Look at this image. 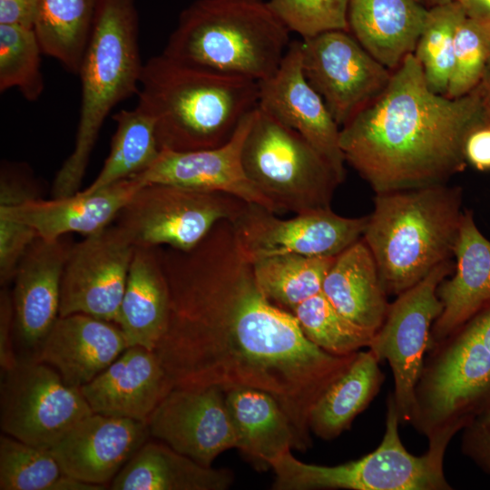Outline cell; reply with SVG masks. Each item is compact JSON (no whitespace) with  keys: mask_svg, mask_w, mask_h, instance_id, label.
Segmentation results:
<instances>
[{"mask_svg":"<svg viewBox=\"0 0 490 490\" xmlns=\"http://www.w3.org/2000/svg\"><path fill=\"white\" fill-rule=\"evenodd\" d=\"M134 248L116 224L74 244L62 277L59 317L83 313L116 324Z\"/></svg>","mask_w":490,"mask_h":490,"instance_id":"cell-15","label":"cell"},{"mask_svg":"<svg viewBox=\"0 0 490 490\" xmlns=\"http://www.w3.org/2000/svg\"><path fill=\"white\" fill-rule=\"evenodd\" d=\"M113 118L116 130L109 155L97 177L83 191L86 193L142 173L161 152L155 121L142 107L122 109Z\"/></svg>","mask_w":490,"mask_h":490,"instance_id":"cell-31","label":"cell"},{"mask_svg":"<svg viewBox=\"0 0 490 490\" xmlns=\"http://www.w3.org/2000/svg\"><path fill=\"white\" fill-rule=\"evenodd\" d=\"M15 318L11 291L5 286L0 291V366L1 372L15 366L19 357L14 348Z\"/></svg>","mask_w":490,"mask_h":490,"instance_id":"cell-40","label":"cell"},{"mask_svg":"<svg viewBox=\"0 0 490 490\" xmlns=\"http://www.w3.org/2000/svg\"><path fill=\"white\" fill-rule=\"evenodd\" d=\"M147 425L150 436L206 466L237 446L225 393L218 386L173 387Z\"/></svg>","mask_w":490,"mask_h":490,"instance_id":"cell-16","label":"cell"},{"mask_svg":"<svg viewBox=\"0 0 490 490\" xmlns=\"http://www.w3.org/2000/svg\"><path fill=\"white\" fill-rule=\"evenodd\" d=\"M169 316L170 294L158 249L136 246L116 322L128 347L155 350Z\"/></svg>","mask_w":490,"mask_h":490,"instance_id":"cell-26","label":"cell"},{"mask_svg":"<svg viewBox=\"0 0 490 490\" xmlns=\"http://www.w3.org/2000/svg\"><path fill=\"white\" fill-rule=\"evenodd\" d=\"M469 17L490 24V0H456Z\"/></svg>","mask_w":490,"mask_h":490,"instance_id":"cell-43","label":"cell"},{"mask_svg":"<svg viewBox=\"0 0 490 490\" xmlns=\"http://www.w3.org/2000/svg\"><path fill=\"white\" fill-rule=\"evenodd\" d=\"M291 313L305 337L332 355L348 356L368 348L375 335L344 317L322 291L299 303Z\"/></svg>","mask_w":490,"mask_h":490,"instance_id":"cell-33","label":"cell"},{"mask_svg":"<svg viewBox=\"0 0 490 490\" xmlns=\"http://www.w3.org/2000/svg\"><path fill=\"white\" fill-rule=\"evenodd\" d=\"M379 363L370 349L356 353L312 407L309 426L314 435L331 440L349 429L354 419L378 394L385 380Z\"/></svg>","mask_w":490,"mask_h":490,"instance_id":"cell-29","label":"cell"},{"mask_svg":"<svg viewBox=\"0 0 490 490\" xmlns=\"http://www.w3.org/2000/svg\"><path fill=\"white\" fill-rule=\"evenodd\" d=\"M138 104L156 123L161 150L191 152L227 142L259 105L260 83L164 54L143 64Z\"/></svg>","mask_w":490,"mask_h":490,"instance_id":"cell-3","label":"cell"},{"mask_svg":"<svg viewBox=\"0 0 490 490\" xmlns=\"http://www.w3.org/2000/svg\"><path fill=\"white\" fill-rule=\"evenodd\" d=\"M135 0H100L79 70L80 118L74 146L57 172L53 198L80 191L91 153L108 114L139 93L143 68Z\"/></svg>","mask_w":490,"mask_h":490,"instance_id":"cell-6","label":"cell"},{"mask_svg":"<svg viewBox=\"0 0 490 490\" xmlns=\"http://www.w3.org/2000/svg\"><path fill=\"white\" fill-rule=\"evenodd\" d=\"M172 388L156 352L132 346L79 389L93 413L147 423Z\"/></svg>","mask_w":490,"mask_h":490,"instance_id":"cell-21","label":"cell"},{"mask_svg":"<svg viewBox=\"0 0 490 490\" xmlns=\"http://www.w3.org/2000/svg\"><path fill=\"white\" fill-rule=\"evenodd\" d=\"M299 42L304 74L340 127L391 78L349 31L330 30Z\"/></svg>","mask_w":490,"mask_h":490,"instance_id":"cell-14","label":"cell"},{"mask_svg":"<svg viewBox=\"0 0 490 490\" xmlns=\"http://www.w3.org/2000/svg\"><path fill=\"white\" fill-rule=\"evenodd\" d=\"M246 203L226 193L148 183L123 206L115 224L135 247L188 250L219 221H231Z\"/></svg>","mask_w":490,"mask_h":490,"instance_id":"cell-9","label":"cell"},{"mask_svg":"<svg viewBox=\"0 0 490 490\" xmlns=\"http://www.w3.org/2000/svg\"><path fill=\"white\" fill-rule=\"evenodd\" d=\"M428 9L417 0H349V32L381 64L395 71L415 51Z\"/></svg>","mask_w":490,"mask_h":490,"instance_id":"cell-24","label":"cell"},{"mask_svg":"<svg viewBox=\"0 0 490 490\" xmlns=\"http://www.w3.org/2000/svg\"><path fill=\"white\" fill-rule=\"evenodd\" d=\"M482 122L475 91L456 99L434 93L412 54L340 127L339 142L346 162L375 193L415 189L448 183L463 172L465 141Z\"/></svg>","mask_w":490,"mask_h":490,"instance_id":"cell-2","label":"cell"},{"mask_svg":"<svg viewBox=\"0 0 490 490\" xmlns=\"http://www.w3.org/2000/svg\"><path fill=\"white\" fill-rule=\"evenodd\" d=\"M149 436L146 422L93 412L49 450L67 475L105 486Z\"/></svg>","mask_w":490,"mask_h":490,"instance_id":"cell-20","label":"cell"},{"mask_svg":"<svg viewBox=\"0 0 490 490\" xmlns=\"http://www.w3.org/2000/svg\"><path fill=\"white\" fill-rule=\"evenodd\" d=\"M367 221L368 216L346 218L331 208L283 220L247 202L230 222L240 252L251 263L283 254L336 257L362 238Z\"/></svg>","mask_w":490,"mask_h":490,"instance_id":"cell-13","label":"cell"},{"mask_svg":"<svg viewBox=\"0 0 490 490\" xmlns=\"http://www.w3.org/2000/svg\"><path fill=\"white\" fill-rule=\"evenodd\" d=\"M422 5H424L426 8L430 9L435 6L446 5L447 3H450L454 0H417Z\"/></svg>","mask_w":490,"mask_h":490,"instance_id":"cell-45","label":"cell"},{"mask_svg":"<svg viewBox=\"0 0 490 490\" xmlns=\"http://www.w3.org/2000/svg\"><path fill=\"white\" fill-rule=\"evenodd\" d=\"M321 291L344 317L374 333L390 305L374 257L362 238L335 257Z\"/></svg>","mask_w":490,"mask_h":490,"instance_id":"cell-27","label":"cell"},{"mask_svg":"<svg viewBox=\"0 0 490 490\" xmlns=\"http://www.w3.org/2000/svg\"><path fill=\"white\" fill-rule=\"evenodd\" d=\"M461 451L490 476V404L462 429Z\"/></svg>","mask_w":490,"mask_h":490,"instance_id":"cell-39","label":"cell"},{"mask_svg":"<svg viewBox=\"0 0 490 490\" xmlns=\"http://www.w3.org/2000/svg\"><path fill=\"white\" fill-rule=\"evenodd\" d=\"M490 59V24L463 17L455 34L453 69L446 96L460 98L479 83Z\"/></svg>","mask_w":490,"mask_h":490,"instance_id":"cell-37","label":"cell"},{"mask_svg":"<svg viewBox=\"0 0 490 490\" xmlns=\"http://www.w3.org/2000/svg\"><path fill=\"white\" fill-rule=\"evenodd\" d=\"M66 477L49 449L0 436L1 490H63Z\"/></svg>","mask_w":490,"mask_h":490,"instance_id":"cell-35","label":"cell"},{"mask_svg":"<svg viewBox=\"0 0 490 490\" xmlns=\"http://www.w3.org/2000/svg\"><path fill=\"white\" fill-rule=\"evenodd\" d=\"M268 4L286 27L301 38L330 30L349 31V0H269Z\"/></svg>","mask_w":490,"mask_h":490,"instance_id":"cell-38","label":"cell"},{"mask_svg":"<svg viewBox=\"0 0 490 490\" xmlns=\"http://www.w3.org/2000/svg\"><path fill=\"white\" fill-rule=\"evenodd\" d=\"M463 190L448 183L376 193L362 236L387 295H399L452 260Z\"/></svg>","mask_w":490,"mask_h":490,"instance_id":"cell-4","label":"cell"},{"mask_svg":"<svg viewBox=\"0 0 490 490\" xmlns=\"http://www.w3.org/2000/svg\"><path fill=\"white\" fill-rule=\"evenodd\" d=\"M454 257L455 270L437 288L443 309L435 321L429 348L441 342L490 302V240L464 211Z\"/></svg>","mask_w":490,"mask_h":490,"instance_id":"cell-23","label":"cell"},{"mask_svg":"<svg viewBox=\"0 0 490 490\" xmlns=\"http://www.w3.org/2000/svg\"><path fill=\"white\" fill-rule=\"evenodd\" d=\"M473 91L481 101L484 122L490 123V59L478 85Z\"/></svg>","mask_w":490,"mask_h":490,"instance_id":"cell-44","label":"cell"},{"mask_svg":"<svg viewBox=\"0 0 490 490\" xmlns=\"http://www.w3.org/2000/svg\"><path fill=\"white\" fill-rule=\"evenodd\" d=\"M289 33L268 1L196 0L181 13L162 54L260 83L280 65Z\"/></svg>","mask_w":490,"mask_h":490,"instance_id":"cell-5","label":"cell"},{"mask_svg":"<svg viewBox=\"0 0 490 490\" xmlns=\"http://www.w3.org/2000/svg\"><path fill=\"white\" fill-rule=\"evenodd\" d=\"M227 468L201 465L167 444L146 441L110 484L113 490H226Z\"/></svg>","mask_w":490,"mask_h":490,"instance_id":"cell-28","label":"cell"},{"mask_svg":"<svg viewBox=\"0 0 490 490\" xmlns=\"http://www.w3.org/2000/svg\"><path fill=\"white\" fill-rule=\"evenodd\" d=\"M259 106L305 138L325 159L340 183L346 178L340 126L307 80L300 42L292 41L278 70L260 83Z\"/></svg>","mask_w":490,"mask_h":490,"instance_id":"cell-17","label":"cell"},{"mask_svg":"<svg viewBox=\"0 0 490 490\" xmlns=\"http://www.w3.org/2000/svg\"><path fill=\"white\" fill-rule=\"evenodd\" d=\"M255 110L241 121L232 137L222 145L191 152L162 149L154 162L135 176L145 184H170L230 194L277 213L273 204L248 178L242 164V149Z\"/></svg>","mask_w":490,"mask_h":490,"instance_id":"cell-18","label":"cell"},{"mask_svg":"<svg viewBox=\"0 0 490 490\" xmlns=\"http://www.w3.org/2000/svg\"><path fill=\"white\" fill-rule=\"evenodd\" d=\"M224 393L236 448L257 470L270 468L274 459L291 448L304 451L290 418L273 396L249 387H230Z\"/></svg>","mask_w":490,"mask_h":490,"instance_id":"cell-25","label":"cell"},{"mask_svg":"<svg viewBox=\"0 0 490 490\" xmlns=\"http://www.w3.org/2000/svg\"><path fill=\"white\" fill-rule=\"evenodd\" d=\"M92 413L80 389L45 363L22 357L1 372L0 426L5 435L50 449Z\"/></svg>","mask_w":490,"mask_h":490,"instance_id":"cell-10","label":"cell"},{"mask_svg":"<svg viewBox=\"0 0 490 490\" xmlns=\"http://www.w3.org/2000/svg\"><path fill=\"white\" fill-rule=\"evenodd\" d=\"M242 164L278 214L330 209L340 184L305 138L259 105L243 145Z\"/></svg>","mask_w":490,"mask_h":490,"instance_id":"cell-8","label":"cell"},{"mask_svg":"<svg viewBox=\"0 0 490 490\" xmlns=\"http://www.w3.org/2000/svg\"><path fill=\"white\" fill-rule=\"evenodd\" d=\"M40 0H0V24L34 28Z\"/></svg>","mask_w":490,"mask_h":490,"instance_id":"cell-42","label":"cell"},{"mask_svg":"<svg viewBox=\"0 0 490 490\" xmlns=\"http://www.w3.org/2000/svg\"><path fill=\"white\" fill-rule=\"evenodd\" d=\"M100 0H40L34 29L44 54L79 73Z\"/></svg>","mask_w":490,"mask_h":490,"instance_id":"cell-30","label":"cell"},{"mask_svg":"<svg viewBox=\"0 0 490 490\" xmlns=\"http://www.w3.org/2000/svg\"><path fill=\"white\" fill-rule=\"evenodd\" d=\"M465 15L456 0L428 9L413 55L422 68L427 86L436 93L446 94L453 69L455 34Z\"/></svg>","mask_w":490,"mask_h":490,"instance_id":"cell-34","label":"cell"},{"mask_svg":"<svg viewBox=\"0 0 490 490\" xmlns=\"http://www.w3.org/2000/svg\"><path fill=\"white\" fill-rule=\"evenodd\" d=\"M393 393L387 400L385 432L378 446L362 457L337 466L302 462L288 451L270 463L274 490H450L444 458L453 436L428 438V449L412 455L399 435Z\"/></svg>","mask_w":490,"mask_h":490,"instance_id":"cell-7","label":"cell"},{"mask_svg":"<svg viewBox=\"0 0 490 490\" xmlns=\"http://www.w3.org/2000/svg\"><path fill=\"white\" fill-rule=\"evenodd\" d=\"M127 348L117 324L75 313L58 317L33 358L54 368L66 385L80 388Z\"/></svg>","mask_w":490,"mask_h":490,"instance_id":"cell-22","label":"cell"},{"mask_svg":"<svg viewBox=\"0 0 490 490\" xmlns=\"http://www.w3.org/2000/svg\"><path fill=\"white\" fill-rule=\"evenodd\" d=\"M335 257L299 254L270 256L251 262L261 292L276 306L291 312L319 293Z\"/></svg>","mask_w":490,"mask_h":490,"instance_id":"cell-32","label":"cell"},{"mask_svg":"<svg viewBox=\"0 0 490 490\" xmlns=\"http://www.w3.org/2000/svg\"><path fill=\"white\" fill-rule=\"evenodd\" d=\"M158 254L170 316L154 351L173 387L263 390L279 403L307 450L312 407L356 353L321 349L291 312L265 297L230 220L219 221L188 250L164 246Z\"/></svg>","mask_w":490,"mask_h":490,"instance_id":"cell-1","label":"cell"},{"mask_svg":"<svg viewBox=\"0 0 490 490\" xmlns=\"http://www.w3.org/2000/svg\"><path fill=\"white\" fill-rule=\"evenodd\" d=\"M466 164L479 172H490V123L482 122L466 136L464 144Z\"/></svg>","mask_w":490,"mask_h":490,"instance_id":"cell-41","label":"cell"},{"mask_svg":"<svg viewBox=\"0 0 490 490\" xmlns=\"http://www.w3.org/2000/svg\"><path fill=\"white\" fill-rule=\"evenodd\" d=\"M454 270L455 262L446 260L397 295L368 348L379 362L387 361L392 370L393 396L400 424L410 421L415 388L430 345L432 327L443 309L437 288Z\"/></svg>","mask_w":490,"mask_h":490,"instance_id":"cell-11","label":"cell"},{"mask_svg":"<svg viewBox=\"0 0 490 490\" xmlns=\"http://www.w3.org/2000/svg\"><path fill=\"white\" fill-rule=\"evenodd\" d=\"M145 185L132 176L96 191L42 200L25 167L5 163L1 169L0 210L31 226L38 237L55 240L72 232L89 236L115 220L123 206Z\"/></svg>","mask_w":490,"mask_h":490,"instance_id":"cell-12","label":"cell"},{"mask_svg":"<svg viewBox=\"0 0 490 490\" xmlns=\"http://www.w3.org/2000/svg\"><path fill=\"white\" fill-rule=\"evenodd\" d=\"M44 54L34 28L0 24V91L16 88L30 102L44 89L41 68Z\"/></svg>","mask_w":490,"mask_h":490,"instance_id":"cell-36","label":"cell"},{"mask_svg":"<svg viewBox=\"0 0 490 490\" xmlns=\"http://www.w3.org/2000/svg\"><path fill=\"white\" fill-rule=\"evenodd\" d=\"M74 243L67 235L37 237L22 256L11 291L15 338L34 358L59 317L64 269Z\"/></svg>","mask_w":490,"mask_h":490,"instance_id":"cell-19","label":"cell"}]
</instances>
